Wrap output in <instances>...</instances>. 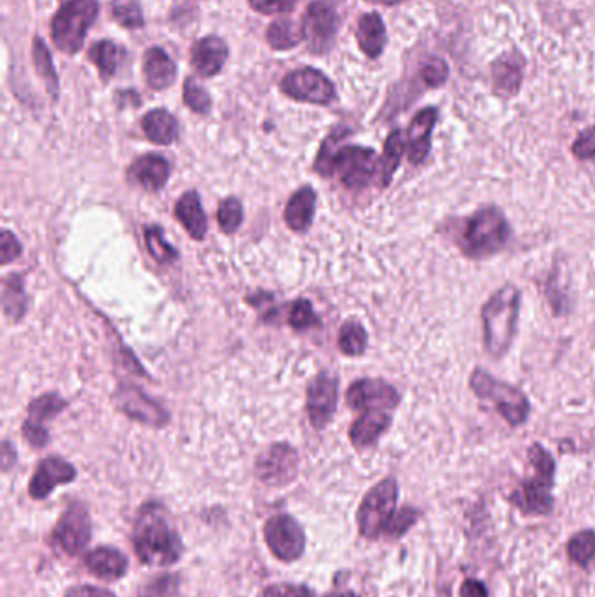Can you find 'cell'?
Listing matches in <instances>:
<instances>
[{
  "mask_svg": "<svg viewBox=\"0 0 595 597\" xmlns=\"http://www.w3.org/2000/svg\"><path fill=\"white\" fill-rule=\"evenodd\" d=\"M14 461H16V451H14L9 442H4V453H2V467H4V472L13 467Z\"/></svg>",
  "mask_w": 595,
  "mask_h": 597,
  "instance_id": "obj_52",
  "label": "cell"
},
{
  "mask_svg": "<svg viewBox=\"0 0 595 597\" xmlns=\"http://www.w3.org/2000/svg\"><path fill=\"white\" fill-rule=\"evenodd\" d=\"M405 147H407V140H405L404 131H391L384 142L383 158L379 159L381 187L390 186L393 175L397 172L402 156H404Z\"/></svg>",
  "mask_w": 595,
  "mask_h": 597,
  "instance_id": "obj_29",
  "label": "cell"
},
{
  "mask_svg": "<svg viewBox=\"0 0 595 597\" xmlns=\"http://www.w3.org/2000/svg\"><path fill=\"white\" fill-rule=\"evenodd\" d=\"M304 35L309 49L316 55H325L336 39L339 13L334 0H313L302 18Z\"/></svg>",
  "mask_w": 595,
  "mask_h": 597,
  "instance_id": "obj_9",
  "label": "cell"
},
{
  "mask_svg": "<svg viewBox=\"0 0 595 597\" xmlns=\"http://www.w3.org/2000/svg\"><path fill=\"white\" fill-rule=\"evenodd\" d=\"M571 154L580 161L595 158V124L576 135L575 142L571 145Z\"/></svg>",
  "mask_w": 595,
  "mask_h": 597,
  "instance_id": "obj_45",
  "label": "cell"
},
{
  "mask_svg": "<svg viewBox=\"0 0 595 597\" xmlns=\"http://www.w3.org/2000/svg\"><path fill=\"white\" fill-rule=\"evenodd\" d=\"M53 540L67 556H79L91 540V519L83 503H72L53 531Z\"/></svg>",
  "mask_w": 595,
  "mask_h": 597,
  "instance_id": "obj_13",
  "label": "cell"
},
{
  "mask_svg": "<svg viewBox=\"0 0 595 597\" xmlns=\"http://www.w3.org/2000/svg\"><path fill=\"white\" fill-rule=\"evenodd\" d=\"M145 243H147V248L151 252L152 259L159 262V264H170V262L177 261L178 252L165 240L161 227H147V231H145Z\"/></svg>",
  "mask_w": 595,
  "mask_h": 597,
  "instance_id": "obj_38",
  "label": "cell"
},
{
  "mask_svg": "<svg viewBox=\"0 0 595 597\" xmlns=\"http://www.w3.org/2000/svg\"><path fill=\"white\" fill-rule=\"evenodd\" d=\"M316 194L311 187L306 186L299 189L290 198L285 208V222L295 233L308 231L313 217H315Z\"/></svg>",
  "mask_w": 595,
  "mask_h": 597,
  "instance_id": "obj_27",
  "label": "cell"
},
{
  "mask_svg": "<svg viewBox=\"0 0 595 597\" xmlns=\"http://www.w3.org/2000/svg\"><path fill=\"white\" fill-rule=\"evenodd\" d=\"M304 28L292 20H280L271 23L267 28V44L276 51H288L294 49L304 41Z\"/></svg>",
  "mask_w": 595,
  "mask_h": 597,
  "instance_id": "obj_31",
  "label": "cell"
},
{
  "mask_svg": "<svg viewBox=\"0 0 595 597\" xmlns=\"http://www.w3.org/2000/svg\"><path fill=\"white\" fill-rule=\"evenodd\" d=\"M184 102L192 112L206 116L212 109V98L201 84L187 79L184 84Z\"/></svg>",
  "mask_w": 595,
  "mask_h": 597,
  "instance_id": "obj_42",
  "label": "cell"
},
{
  "mask_svg": "<svg viewBox=\"0 0 595 597\" xmlns=\"http://www.w3.org/2000/svg\"><path fill=\"white\" fill-rule=\"evenodd\" d=\"M527 460L533 467V475L520 482L510 501L524 514L548 515L554 510V458L540 442H534L527 449Z\"/></svg>",
  "mask_w": 595,
  "mask_h": 597,
  "instance_id": "obj_5",
  "label": "cell"
},
{
  "mask_svg": "<svg viewBox=\"0 0 595 597\" xmlns=\"http://www.w3.org/2000/svg\"><path fill=\"white\" fill-rule=\"evenodd\" d=\"M110 9L121 27L137 30L145 25L144 13L137 0H114Z\"/></svg>",
  "mask_w": 595,
  "mask_h": 597,
  "instance_id": "obj_39",
  "label": "cell"
},
{
  "mask_svg": "<svg viewBox=\"0 0 595 597\" xmlns=\"http://www.w3.org/2000/svg\"><path fill=\"white\" fill-rule=\"evenodd\" d=\"M128 177L145 191L158 193L170 179V163L159 154H145L131 163Z\"/></svg>",
  "mask_w": 595,
  "mask_h": 597,
  "instance_id": "obj_21",
  "label": "cell"
},
{
  "mask_svg": "<svg viewBox=\"0 0 595 597\" xmlns=\"http://www.w3.org/2000/svg\"><path fill=\"white\" fill-rule=\"evenodd\" d=\"M217 220H219L220 229L224 233H236L243 224V206H241L240 199L227 198L226 201H222L219 213H217Z\"/></svg>",
  "mask_w": 595,
  "mask_h": 597,
  "instance_id": "obj_40",
  "label": "cell"
},
{
  "mask_svg": "<svg viewBox=\"0 0 595 597\" xmlns=\"http://www.w3.org/2000/svg\"><path fill=\"white\" fill-rule=\"evenodd\" d=\"M142 128L147 138L158 145H170L178 138L177 119L165 109H154L145 114Z\"/></svg>",
  "mask_w": 595,
  "mask_h": 597,
  "instance_id": "obj_28",
  "label": "cell"
},
{
  "mask_svg": "<svg viewBox=\"0 0 595 597\" xmlns=\"http://www.w3.org/2000/svg\"><path fill=\"white\" fill-rule=\"evenodd\" d=\"M65 407H67V402L60 395H56V393L42 395L28 405V414H30L28 421L44 425V421L55 418Z\"/></svg>",
  "mask_w": 595,
  "mask_h": 597,
  "instance_id": "obj_37",
  "label": "cell"
},
{
  "mask_svg": "<svg viewBox=\"0 0 595 597\" xmlns=\"http://www.w3.org/2000/svg\"><path fill=\"white\" fill-rule=\"evenodd\" d=\"M229 55L226 41H222L217 35H208L194 42L191 49L192 69L198 72L201 77H213L224 69Z\"/></svg>",
  "mask_w": 595,
  "mask_h": 597,
  "instance_id": "obj_20",
  "label": "cell"
},
{
  "mask_svg": "<svg viewBox=\"0 0 595 597\" xmlns=\"http://www.w3.org/2000/svg\"><path fill=\"white\" fill-rule=\"evenodd\" d=\"M264 538L273 556L280 561H297L306 549V535L301 524L290 515H274L266 522Z\"/></svg>",
  "mask_w": 595,
  "mask_h": 597,
  "instance_id": "obj_11",
  "label": "cell"
},
{
  "mask_svg": "<svg viewBox=\"0 0 595 597\" xmlns=\"http://www.w3.org/2000/svg\"><path fill=\"white\" fill-rule=\"evenodd\" d=\"M76 477V468L62 458L51 456L39 463V467L30 481V486H28V491L34 500H44L53 493V489L76 481Z\"/></svg>",
  "mask_w": 595,
  "mask_h": 597,
  "instance_id": "obj_18",
  "label": "cell"
},
{
  "mask_svg": "<svg viewBox=\"0 0 595 597\" xmlns=\"http://www.w3.org/2000/svg\"><path fill=\"white\" fill-rule=\"evenodd\" d=\"M459 596L461 597H489L487 596V589L486 585L479 582V580H475V578H468L463 582L461 585V589H459Z\"/></svg>",
  "mask_w": 595,
  "mask_h": 597,
  "instance_id": "obj_51",
  "label": "cell"
},
{
  "mask_svg": "<svg viewBox=\"0 0 595 597\" xmlns=\"http://www.w3.org/2000/svg\"><path fill=\"white\" fill-rule=\"evenodd\" d=\"M98 14L100 4L96 0H65L51 20V39L56 48L67 55L79 53Z\"/></svg>",
  "mask_w": 595,
  "mask_h": 597,
  "instance_id": "obj_7",
  "label": "cell"
},
{
  "mask_svg": "<svg viewBox=\"0 0 595 597\" xmlns=\"http://www.w3.org/2000/svg\"><path fill=\"white\" fill-rule=\"evenodd\" d=\"M144 76L149 88L163 91L170 88L177 79V65L163 48H151L145 51Z\"/></svg>",
  "mask_w": 595,
  "mask_h": 597,
  "instance_id": "obj_25",
  "label": "cell"
},
{
  "mask_svg": "<svg viewBox=\"0 0 595 597\" xmlns=\"http://www.w3.org/2000/svg\"><path fill=\"white\" fill-rule=\"evenodd\" d=\"M175 215H177L178 222L185 227V231L191 234V238L199 241L205 240L208 220H206L203 206L199 201V194L196 191H189L178 199Z\"/></svg>",
  "mask_w": 595,
  "mask_h": 597,
  "instance_id": "obj_26",
  "label": "cell"
},
{
  "mask_svg": "<svg viewBox=\"0 0 595 597\" xmlns=\"http://www.w3.org/2000/svg\"><path fill=\"white\" fill-rule=\"evenodd\" d=\"M369 2H374V4H381V6H398V4H404L405 0H369Z\"/></svg>",
  "mask_w": 595,
  "mask_h": 597,
  "instance_id": "obj_53",
  "label": "cell"
},
{
  "mask_svg": "<svg viewBox=\"0 0 595 597\" xmlns=\"http://www.w3.org/2000/svg\"><path fill=\"white\" fill-rule=\"evenodd\" d=\"M356 41L369 60H377L383 55L388 46V30L384 25L383 16L372 11L363 14L356 25Z\"/></svg>",
  "mask_w": 595,
  "mask_h": 597,
  "instance_id": "obj_22",
  "label": "cell"
},
{
  "mask_svg": "<svg viewBox=\"0 0 595 597\" xmlns=\"http://www.w3.org/2000/svg\"><path fill=\"white\" fill-rule=\"evenodd\" d=\"M65 597H116L107 589H100V587H93V585H77L74 589H70Z\"/></svg>",
  "mask_w": 595,
  "mask_h": 597,
  "instance_id": "obj_50",
  "label": "cell"
},
{
  "mask_svg": "<svg viewBox=\"0 0 595 597\" xmlns=\"http://www.w3.org/2000/svg\"><path fill=\"white\" fill-rule=\"evenodd\" d=\"M526 63V56L517 49H510L494 58L489 65V76L496 97L510 100L519 95L526 76Z\"/></svg>",
  "mask_w": 595,
  "mask_h": 597,
  "instance_id": "obj_15",
  "label": "cell"
},
{
  "mask_svg": "<svg viewBox=\"0 0 595 597\" xmlns=\"http://www.w3.org/2000/svg\"><path fill=\"white\" fill-rule=\"evenodd\" d=\"M449 77H451V67L442 56H430L419 67V79L425 84L426 90L442 88L449 81Z\"/></svg>",
  "mask_w": 595,
  "mask_h": 597,
  "instance_id": "obj_36",
  "label": "cell"
},
{
  "mask_svg": "<svg viewBox=\"0 0 595 597\" xmlns=\"http://www.w3.org/2000/svg\"><path fill=\"white\" fill-rule=\"evenodd\" d=\"M281 93L297 102L315 103V105H329L336 98V88L329 77L320 70H294L281 79Z\"/></svg>",
  "mask_w": 595,
  "mask_h": 597,
  "instance_id": "obj_10",
  "label": "cell"
},
{
  "mask_svg": "<svg viewBox=\"0 0 595 597\" xmlns=\"http://www.w3.org/2000/svg\"><path fill=\"white\" fill-rule=\"evenodd\" d=\"M418 519L419 512L416 508H402L398 514L393 515L390 526H388V531H386V536H390V538H400V536L405 535V533L418 522Z\"/></svg>",
  "mask_w": 595,
  "mask_h": 597,
  "instance_id": "obj_44",
  "label": "cell"
},
{
  "mask_svg": "<svg viewBox=\"0 0 595 597\" xmlns=\"http://www.w3.org/2000/svg\"><path fill=\"white\" fill-rule=\"evenodd\" d=\"M337 407V381L329 374H318L308 386V414L315 428L330 423Z\"/></svg>",
  "mask_w": 595,
  "mask_h": 597,
  "instance_id": "obj_17",
  "label": "cell"
},
{
  "mask_svg": "<svg viewBox=\"0 0 595 597\" xmlns=\"http://www.w3.org/2000/svg\"><path fill=\"white\" fill-rule=\"evenodd\" d=\"M288 323L294 327L295 330H306L313 325H318L320 320L315 315V309L311 306L308 299H299L292 306L290 316H288Z\"/></svg>",
  "mask_w": 595,
  "mask_h": 597,
  "instance_id": "obj_43",
  "label": "cell"
},
{
  "mask_svg": "<svg viewBox=\"0 0 595 597\" xmlns=\"http://www.w3.org/2000/svg\"><path fill=\"white\" fill-rule=\"evenodd\" d=\"M339 140L341 135L334 133L323 142L320 154L316 158V172L323 177H330L332 173H336L342 184L351 191L369 186L370 180L379 173L376 151L360 145L336 147Z\"/></svg>",
  "mask_w": 595,
  "mask_h": 597,
  "instance_id": "obj_3",
  "label": "cell"
},
{
  "mask_svg": "<svg viewBox=\"0 0 595 597\" xmlns=\"http://www.w3.org/2000/svg\"><path fill=\"white\" fill-rule=\"evenodd\" d=\"M390 426L391 416L388 412L365 411L351 426L349 439L356 449H367L377 444V440L390 430Z\"/></svg>",
  "mask_w": 595,
  "mask_h": 597,
  "instance_id": "obj_23",
  "label": "cell"
},
{
  "mask_svg": "<svg viewBox=\"0 0 595 597\" xmlns=\"http://www.w3.org/2000/svg\"><path fill=\"white\" fill-rule=\"evenodd\" d=\"M21 432H23V437H25L28 444L35 447V449H41V447H46L49 444V433L44 425H39V423L27 419L23 428H21Z\"/></svg>",
  "mask_w": 595,
  "mask_h": 597,
  "instance_id": "obj_48",
  "label": "cell"
},
{
  "mask_svg": "<svg viewBox=\"0 0 595 597\" xmlns=\"http://www.w3.org/2000/svg\"><path fill=\"white\" fill-rule=\"evenodd\" d=\"M397 500L398 484L395 477H386L377 482L374 488H370L356 512V522L363 538L377 540L379 536L386 535L395 515Z\"/></svg>",
  "mask_w": 595,
  "mask_h": 597,
  "instance_id": "obj_8",
  "label": "cell"
},
{
  "mask_svg": "<svg viewBox=\"0 0 595 597\" xmlns=\"http://www.w3.org/2000/svg\"><path fill=\"white\" fill-rule=\"evenodd\" d=\"M438 123L437 107H425L412 117L407 130V158L411 165L425 163L431 152V137Z\"/></svg>",
  "mask_w": 595,
  "mask_h": 597,
  "instance_id": "obj_19",
  "label": "cell"
},
{
  "mask_svg": "<svg viewBox=\"0 0 595 597\" xmlns=\"http://www.w3.org/2000/svg\"><path fill=\"white\" fill-rule=\"evenodd\" d=\"M522 294L515 283H505L480 309L484 348L493 358H503L512 348L519 325Z\"/></svg>",
  "mask_w": 595,
  "mask_h": 597,
  "instance_id": "obj_4",
  "label": "cell"
},
{
  "mask_svg": "<svg viewBox=\"0 0 595 597\" xmlns=\"http://www.w3.org/2000/svg\"><path fill=\"white\" fill-rule=\"evenodd\" d=\"M512 238V226L501 208L482 206L456 229V245L466 259H487L500 254Z\"/></svg>",
  "mask_w": 595,
  "mask_h": 597,
  "instance_id": "obj_2",
  "label": "cell"
},
{
  "mask_svg": "<svg viewBox=\"0 0 595 597\" xmlns=\"http://www.w3.org/2000/svg\"><path fill=\"white\" fill-rule=\"evenodd\" d=\"M262 597H315L308 585L276 584L267 587Z\"/></svg>",
  "mask_w": 595,
  "mask_h": 597,
  "instance_id": "obj_47",
  "label": "cell"
},
{
  "mask_svg": "<svg viewBox=\"0 0 595 597\" xmlns=\"http://www.w3.org/2000/svg\"><path fill=\"white\" fill-rule=\"evenodd\" d=\"M124 55H126V51L110 39L95 42L89 48L88 53L89 60L95 63L96 69L100 70L103 79H109L116 74L119 65L124 60Z\"/></svg>",
  "mask_w": 595,
  "mask_h": 597,
  "instance_id": "obj_30",
  "label": "cell"
},
{
  "mask_svg": "<svg viewBox=\"0 0 595 597\" xmlns=\"http://www.w3.org/2000/svg\"><path fill=\"white\" fill-rule=\"evenodd\" d=\"M369 334L362 323L351 320L342 325L339 332V350L348 357H360L367 350Z\"/></svg>",
  "mask_w": 595,
  "mask_h": 597,
  "instance_id": "obj_34",
  "label": "cell"
},
{
  "mask_svg": "<svg viewBox=\"0 0 595 597\" xmlns=\"http://www.w3.org/2000/svg\"><path fill=\"white\" fill-rule=\"evenodd\" d=\"M323 597H358L353 592H332V594H327V596Z\"/></svg>",
  "mask_w": 595,
  "mask_h": 597,
  "instance_id": "obj_54",
  "label": "cell"
},
{
  "mask_svg": "<svg viewBox=\"0 0 595 597\" xmlns=\"http://www.w3.org/2000/svg\"><path fill=\"white\" fill-rule=\"evenodd\" d=\"M299 472V454L288 444H273L260 454L255 474L269 488H283L294 481Z\"/></svg>",
  "mask_w": 595,
  "mask_h": 597,
  "instance_id": "obj_12",
  "label": "cell"
},
{
  "mask_svg": "<svg viewBox=\"0 0 595 597\" xmlns=\"http://www.w3.org/2000/svg\"><path fill=\"white\" fill-rule=\"evenodd\" d=\"M568 556L573 563L587 568L595 559V531L585 529L571 536L568 542Z\"/></svg>",
  "mask_w": 595,
  "mask_h": 597,
  "instance_id": "obj_35",
  "label": "cell"
},
{
  "mask_svg": "<svg viewBox=\"0 0 595 597\" xmlns=\"http://www.w3.org/2000/svg\"><path fill=\"white\" fill-rule=\"evenodd\" d=\"M4 313L11 320H21L27 311V294L20 275H11L4 282Z\"/></svg>",
  "mask_w": 595,
  "mask_h": 597,
  "instance_id": "obj_33",
  "label": "cell"
},
{
  "mask_svg": "<svg viewBox=\"0 0 595 597\" xmlns=\"http://www.w3.org/2000/svg\"><path fill=\"white\" fill-rule=\"evenodd\" d=\"M133 549L138 561L152 568H166L182 557V538L159 501L140 508L133 528Z\"/></svg>",
  "mask_w": 595,
  "mask_h": 597,
  "instance_id": "obj_1",
  "label": "cell"
},
{
  "mask_svg": "<svg viewBox=\"0 0 595 597\" xmlns=\"http://www.w3.org/2000/svg\"><path fill=\"white\" fill-rule=\"evenodd\" d=\"M180 577L178 575H161L152 578L138 591V597H178Z\"/></svg>",
  "mask_w": 595,
  "mask_h": 597,
  "instance_id": "obj_41",
  "label": "cell"
},
{
  "mask_svg": "<svg viewBox=\"0 0 595 597\" xmlns=\"http://www.w3.org/2000/svg\"><path fill=\"white\" fill-rule=\"evenodd\" d=\"M23 248H21L20 241L14 236L11 231L4 229L2 231V238H0V255H2V264L6 266L9 262L20 257Z\"/></svg>",
  "mask_w": 595,
  "mask_h": 597,
  "instance_id": "obj_49",
  "label": "cell"
},
{
  "mask_svg": "<svg viewBox=\"0 0 595 597\" xmlns=\"http://www.w3.org/2000/svg\"><path fill=\"white\" fill-rule=\"evenodd\" d=\"M248 4L260 14H283L290 13L297 0H248Z\"/></svg>",
  "mask_w": 595,
  "mask_h": 597,
  "instance_id": "obj_46",
  "label": "cell"
},
{
  "mask_svg": "<svg viewBox=\"0 0 595 597\" xmlns=\"http://www.w3.org/2000/svg\"><path fill=\"white\" fill-rule=\"evenodd\" d=\"M400 400L397 388L383 379H358L346 392V402L355 411H391Z\"/></svg>",
  "mask_w": 595,
  "mask_h": 597,
  "instance_id": "obj_14",
  "label": "cell"
},
{
  "mask_svg": "<svg viewBox=\"0 0 595 597\" xmlns=\"http://www.w3.org/2000/svg\"><path fill=\"white\" fill-rule=\"evenodd\" d=\"M116 405L128 418L149 426H165L170 421L168 412L161 405L145 395L138 386L121 385L114 393Z\"/></svg>",
  "mask_w": 595,
  "mask_h": 597,
  "instance_id": "obj_16",
  "label": "cell"
},
{
  "mask_svg": "<svg viewBox=\"0 0 595 597\" xmlns=\"http://www.w3.org/2000/svg\"><path fill=\"white\" fill-rule=\"evenodd\" d=\"M32 55H34V65L37 74H39V77L46 84L49 95L56 100L58 93H60V81H58V74H56L49 48L46 46V42L42 41L41 37H35L34 44H32Z\"/></svg>",
  "mask_w": 595,
  "mask_h": 597,
  "instance_id": "obj_32",
  "label": "cell"
},
{
  "mask_svg": "<svg viewBox=\"0 0 595 597\" xmlns=\"http://www.w3.org/2000/svg\"><path fill=\"white\" fill-rule=\"evenodd\" d=\"M84 564L95 577L105 582H114L124 577L128 570V557L124 556L121 550L112 549V547H98L91 550Z\"/></svg>",
  "mask_w": 595,
  "mask_h": 597,
  "instance_id": "obj_24",
  "label": "cell"
},
{
  "mask_svg": "<svg viewBox=\"0 0 595 597\" xmlns=\"http://www.w3.org/2000/svg\"><path fill=\"white\" fill-rule=\"evenodd\" d=\"M470 390L475 393V397L493 405L496 412L512 428H519L529 418L531 404L527 400L526 393L519 390L517 386L494 378L493 374H489L482 367H475L470 374Z\"/></svg>",
  "mask_w": 595,
  "mask_h": 597,
  "instance_id": "obj_6",
  "label": "cell"
}]
</instances>
